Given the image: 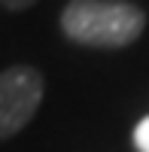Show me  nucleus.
<instances>
[{
  "label": "nucleus",
  "mask_w": 149,
  "mask_h": 152,
  "mask_svg": "<svg viewBox=\"0 0 149 152\" xmlns=\"http://www.w3.org/2000/svg\"><path fill=\"white\" fill-rule=\"evenodd\" d=\"M143 28V9L125 0H70L61 12L67 40L94 49H122L137 40Z\"/></svg>",
  "instance_id": "1"
},
{
  "label": "nucleus",
  "mask_w": 149,
  "mask_h": 152,
  "mask_svg": "<svg viewBox=\"0 0 149 152\" xmlns=\"http://www.w3.org/2000/svg\"><path fill=\"white\" fill-rule=\"evenodd\" d=\"M43 100V76L34 67L0 70V140L18 134L34 119Z\"/></svg>",
  "instance_id": "2"
},
{
  "label": "nucleus",
  "mask_w": 149,
  "mask_h": 152,
  "mask_svg": "<svg viewBox=\"0 0 149 152\" xmlns=\"http://www.w3.org/2000/svg\"><path fill=\"white\" fill-rule=\"evenodd\" d=\"M134 146L137 152H149V116H143L134 128Z\"/></svg>",
  "instance_id": "3"
},
{
  "label": "nucleus",
  "mask_w": 149,
  "mask_h": 152,
  "mask_svg": "<svg viewBox=\"0 0 149 152\" xmlns=\"http://www.w3.org/2000/svg\"><path fill=\"white\" fill-rule=\"evenodd\" d=\"M0 3H3V9H9V12H21V9L34 6L37 0H0Z\"/></svg>",
  "instance_id": "4"
}]
</instances>
